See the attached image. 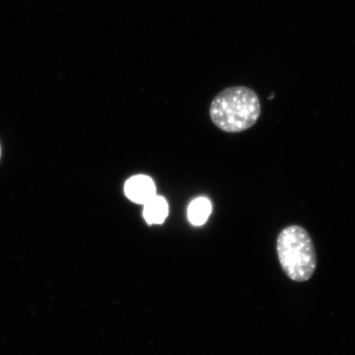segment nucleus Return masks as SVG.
Wrapping results in <instances>:
<instances>
[{
  "label": "nucleus",
  "instance_id": "f257e3e1",
  "mask_svg": "<svg viewBox=\"0 0 355 355\" xmlns=\"http://www.w3.org/2000/svg\"><path fill=\"white\" fill-rule=\"evenodd\" d=\"M261 113L260 98L253 89L246 86L224 89L209 107L210 120L219 130L229 133L242 132L253 128Z\"/></svg>",
  "mask_w": 355,
  "mask_h": 355
},
{
  "label": "nucleus",
  "instance_id": "f03ea898",
  "mask_svg": "<svg viewBox=\"0 0 355 355\" xmlns=\"http://www.w3.org/2000/svg\"><path fill=\"white\" fill-rule=\"evenodd\" d=\"M277 252L282 270L293 282H307L314 275L316 250L306 229L299 225L282 229L277 240Z\"/></svg>",
  "mask_w": 355,
  "mask_h": 355
},
{
  "label": "nucleus",
  "instance_id": "7ed1b4c3",
  "mask_svg": "<svg viewBox=\"0 0 355 355\" xmlns=\"http://www.w3.org/2000/svg\"><path fill=\"white\" fill-rule=\"evenodd\" d=\"M128 200L139 205H146L156 196V187L150 177L137 175L128 180L125 186Z\"/></svg>",
  "mask_w": 355,
  "mask_h": 355
},
{
  "label": "nucleus",
  "instance_id": "20e7f679",
  "mask_svg": "<svg viewBox=\"0 0 355 355\" xmlns=\"http://www.w3.org/2000/svg\"><path fill=\"white\" fill-rule=\"evenodd\" d=\"M169 214V205L163 197L155 196L144 205V217L148 224H162Z\"/></svg>",
  "mask_w": 355,
  "mask_h": 355
},
{
  "label": "nucleus",
  "instance_id": "39448f33",
  "mask_svg": "<svg viewBox=\"0 0 355 355\" xmlns=\"http://www.w3.org/2000/svg\"><path fill=\"white\" fill-rule=\"evenodd\" d=\"M211 202L207 198H196L189 207V220L193 225H202L211 214Z\"/></svg>",
  "mask_w": 355,
  "mask_h": 355
}]
</instances>
